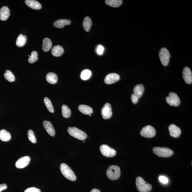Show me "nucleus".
<instances>
[{
	"label": "nucleus",
	"mask_w": 192,
	"mask_h": 192,
	"mask_svg": "<svg viewBox=\"0 0 192 192\" xmlns=\"http://www.w3.org/2000/svg\"><path fill=\"white\" fill-rule=\"evenodd\" d=\"M60 170L62 174L67 179L72 181H74L76 180L77 177L76 175L70 167L65 163L61 164L60 166Z\"/></svg>",
	"instance_id": "nucleus-1"
},
{
	"label": "nucleus",
	"mask_w": 192,
	"mask_h": 192,
	"mask_svg": "<svg viewBox=\"0 0 192 192\" xmlns=\"http://www.w3.org/2000/svg\"><path fill=\"white\" fill-rule=\"evenodd\" d=\"M136 185L137 189L140 192H148L152 189L151 184L147 183L140 176L136 178Z\"/></svg>",
	"instance_id": "nucleus-2"
},
{
	"label": "nucleus",
	"mask_w": 192,
	"mask_h": 192,
	"mask_svg": "<svg viewBox=\"0 0 192 192\" xmlns=\"http://www.w3.org/2000/svg\"><path fill=\"white\" fill-rule=\"evenodd\" d=\"M68 132L71 136L78 140H84L87 138V135L84 132L76 127H68Z\"/></svg>",
	"instance_id": "nucleus-3"
},
{
	"label": "nucleus",
	"mask_w": 192,
	"mask_h": 192,
	"mask_svg": "<svg viewBox=\"0 0 192 192\" xmlns=\"http://www.w3.org/2000/svg\"><path fill=\"white\" fill-rule=\"evenodd\" d=\"M107 176L112 180H116L120 177L121 171L119 167L116 165H111L106 172Z\"/></svg>",
	"instance_id": "nucleus-4"
},
{
	"label": "nucleus",
	"mask_w": 192,
	"mask_h": 192,
	"mask_svg": "<svg viewBox=\"0 0 192 192\" xmlns=\"http://www.w3.org/2000/svg\"><path fill=\"white\" fill-rule=\"evenodd\" d=\"M153 150L154 154L160 157H168L173 154V150L168 148L155 147Z\"/></svg>",
	"instance_id": "nucleus-5"
},
{
	"label": "nucleus",
	"mask_w": 192,
	"mask_h": 192,
	"mask_svg": "<svg viewBox=\"0 0 192 192\" xmlns=\"http://www.w3.org/2000/svg\"><path fill=\"white\" fill-rule=\"evenodd\" d=\"M170 57V53L166 48H163L161 49L159 53V57L163 65L167 66L168 65Z\"/></svg>",
	"instance_id": "nucleus-6"
},
{
	"label": "nucleus",
	"mask_w": 192,
	"mask_h": 192,
	"mask_svg": "<svg viewBox=\"0 0 192 192\" xmlns=\"http://www.w3.org/2000/svg\"><path fill=\"white\" fill-rule=\"evenodd\" d=\"M140 134L142 136L146 138H152L155 136L156 134V130L151 126H147L141 130Z\"/></svg>",
	"instance_id": "nucleus-7"
},
{
	"label": "nucleus",
	"mask_w": 192,
	"mask_h": 192,
	"mask_svg": "<svg viewBox=\"0 0 192 192\" xmlns=\"http://www.w3.org/2000/svg\"><path fill=\"white\" fill-rule=\"evenodd\" d=\"M167 102L171 106H178L180 103L179 97L174 92H170L166 98Z\"/></svg>",
	"instance_id": "nucleus-8"
},
{
	"label": "nucleus",
	"mask_w": 192,
	"mask_h": 192,
	"mask_svg": "<svg viewBox=\"0 0 192 192\" xmlns=\"http://www.w3.org/2000/svg\"><path fill=\"white\" fill-rule=\"evenodd\" d=\"M100 150L101 153L105 157H112L116 155V150L110 147L106 144L102 145L100 147Z\"/></svg>",
	"instance_id": "nucleus-9"
},
{
	"label": "nucleus",
	"mask_w": 192,
	"mask_h": 192,
	"mask_svg": "<svg viewBox=\"0 0 192 192\" xmlns=\"http://www.w3.org/2000/svg\"><path fill=\"white\" fill-rule=\"evenodd\" d=\"M101 114L103 119L105 120L109 119L112 116V108L110 103H105L101 109Z\"/></svg>",
	"instance_id": "nucleus-10"
},
{
	"label": "nucleus",
	"mask_w": 192,
	"mask_h": 192,
	"mask_svg": "<svg viewBox=\"0 0 192 192\" xmlns=\"http://www.w3.org/2000/svg\"><path fill=\"white\" fill-rule=\"evenodd\" d=\"M31 161V158L29 156H25L20 158L16 163L17 168L22 169L28 166Z\"/></svg>",
	"instance_id": "nucleus-11"
},
{
	"label": "nucleus",
	"mask_w": 192,
	"mask_h": 192,
	"mask_svg": "<svg viewBox=\"0 0 192 192\" xmlns=\"http://www.w3.org/2000/svg\"><path fill=\"white\" fill-rule=\"evenodd\" d=\"M119 75L116 73H111L107 75L104 79L105 83L108 84L115 83L120 80Z\"/></svg>",
	"instance_id": "nucleus-12"
},
{
	"label": "nucleus",
	"mask_w": 192,
	"mask_h": 192,
	"mask_svg": "<svg viewBox=\"0 0 192 192\" xmlns=\"http://www.w3.org/2000/svg\"><path fill=\"white\" fill-rule=\"evenodd\" d=\"M182 76L184 80L186 83L191 84L192 82V73L189 67L184 68L182 71Z\"/></svg>",
	"instance_id": "nucleus-13"
},
{
	"label": "nucleus",
	"mask_w": 192,
	"mask_h": 192,
	"mask_svg": "<svg viewBox=\"0 0 192 192\" xmlns=\"http://www.w3.org/2000/svg\"><path fill=\"white\" fill-rule=\"evenodd\" d=\"M43 124L45 129L48 134L51 136H54L56 134L55 131L51 122L45 120L43 122Z\"/></svg>",
	"instance_id": "nucleus-14"
},
{
	"label": "nucleus",
	"mask_w": 192,
	"mask_h": 192,
	"mask_svg": "<svg viewBox=\"0 0 192 192\" xmlns=\"http://www.w3.org/2000/svg\"><path fill=\"white\" fill-rule=\"evenodd\" d=\"M169 129L170 135L175 138L179 137L181 133L180 128L174 124H171L169 126Z\"/></svg>",
	"instance_id": "nucleus-15"
},
{
	"label": "nucleus",
	"mask_w": 192,
	"mask_h": 192,
	"mask_svg": "<svg viewBox=\"0 0 192 192\" xmlns=\"http://www.w3.org/2000/svg\"><path fill=\"white\" fill-rule=\"evenodd\" d=\"M10 15V10L8 7L4 6L0 9V19L1 20H6Z\"/></svg>",
	"instance_id": "nucleus-16"
},
{
	"label": "nucleus",
	"mask_w": 192,
	"mask_h": 192,
	"mask_svg": "<svg viewBox=\"0 0 192 192\" xmlns=\"http://www.w3.org/2000/svg\"><path fill=\"white\" fill-rule=\"evenodd\" d=\"M25 3L30 8L35 10H39L42 7L41 4L35 0H26Z\"/></svg>",
	"instance_id": "nucleus-17"
},
{
	"label": "nucleus",
	"mask_w": 192,
	"mask_h": 192,
	"mask_svg": "<svg viewBox=\"0 0 192 192\" xmlns=\"http://www.w3.org/2000/svg\"><path fill=\"white\" fill-rule=\"evenodd\" d=\"M71 23L70 20L66 19H61L56 21L53 24V25L56 28L61 29L64 26L69 25Z\"/></svg>",
	"instance_id": "nucleus-18"
},
{
	"label": "nucleus",
	"mask_w": 192,
	"mask_h": 192,
	"mask_svg": "<svg viewBox=\"0 0 192 192\" xmlns=\"http://www.w3.org/2000/svg\"><path fill=\"white\" fill-rule=\"evenodd\" d=\"M64 52L63 47L60 45H56L54 46L51 50L52 55L57 57H60L63 55Z\"/></svg>",
	"instance_id": "nucleus-19"
},
{
	"label": "nucleus",
	"mask_w": 192,
	"mask_h": 192,
	"mask_svg": "<svg viewBox=\"0 0 192 192\" xmlns=\"http://www.w3.org/2000/svg\"><path fill=\"white\" fill-rule=\"evenodd\" d=\"M144 86L142 84H139L135 86L133 89V95L139 98L142 96L144 92Z\"/></svg>",
	"instance_id": "nucleus-20"
},
{
	"label": "nucleus",
	"mask_w": 192,
	"mask_h": 192,
	"mask_svg": "<svg viewBox=\"0 0 192 192\" xmlns=\"http://www.w3.org/2000/svg\"><path fill=\"white\" fill-rule=\"evenodd\" d=\"M46 80L49 83L55 84L57 83L58 80V77L57 74L53 72H50L47 74Z\"/></svg>",
	"instance_id": "nucleus-21"
},
{
	"label": "nucleus",
	"mask_w": 192,
	"mask_h": 192,
	"mask_svg": "<svg viewBox=\"0 0 192 192\" xmlns=\"http://www.w3.org/2000/svg\"><path fill=\"white\" fill-rule=\"evenodd\" d=\"M52 46V41L50 39L45 38L43 40L42 50L45 52L49 51Z\"/></svg>",
	"instance_id": "nucleus-22"
},
{
	"label": "nucleus",
	"mask_w": 192,
	"mask_h": 192,
	"mask_svg": "<svg viewBox=\"0 0 192 192\" xmlns=\"http://www.w3.org/2000/svg\"><path fill=\"white\" fill-rule=\"evenodd\" d=\"M11 135L10 133L6 130L3 129L0 131V140L4 142L10 140Z\"/></svg>",
	"instance_id": "nucleus-23"
},
{
	"label": "nucleus",
	"mask_w": 192,
	"mask_h": 192,
	"mask_svg": "<svg viewBox=\"0 0 192 192\" xmlns=\"http://www.w3.org/2000/svg\"><path fill=\"white\" fill-rule=\"evenodd\" d=\"M79 110L84 114H92L93 112V109L89 106L85 105H81L78 107Z\"/></svg>",
	"instance_id": "nucleus-24"
},
{
	"label": "nucleus",
	"mask_w": 192,
	"mask_h": 192,
	"mask_svg": "<svg viewBox=\"0 0 192 192\" xmlns=\"http://www.w3.org/2000/svg\"><path fill=\"white\" fill-rule=\"evenodd\" d=\"M92 21L89 17L86 16L85 18L83 23V26L85 31H89L92 25Z\"/></svg>",
	"instance_id": "nucleus-25"
},
{
	"label": "nucleus",
	"mask_w": 192,
	"mask_h": 192,
	"mask_svg": "<svg viewBox=\"0 0 192 192\" xmlns=\"http://www.w3.org/2000/svg\"><path fill=\"white\" fill-rule=\"evenodd\" d=\"M26 41H27V37L26 36L20 34L16 39V46L19 48L25 45Z\"/></svg>",
	"instance_id": "nucleus-26"
},
{
	"label": "nucleus",
	"mask_w": 192,
	"mask_h": 192,
	"mask_svg": "<svg viewBox=\"0 0 192 192\" xmlns=\"http://www.w3.org/2000/svg\"><path fill=\"white\" fill-rule=\"evenodd\" d=\"M106 4L109 6L114 7H119L122 4L121 0H106L105 1Z\"/></svg>",
	"instance_id": "nucleus-27"
},
{
	"label": "nucleus",
	"mask_w": 192,
	"mask_h": 192,
	"mask_svg": "<svg viewBox=\"0 0 192 192\" xmlns=\"http://www.w3.org/2000/svg\"><path fill=\"white\" fill-rule=\"evenodd\" d=\"M62 115L64 118H68L70 117L71 114V111L68 106L64 105L62 107Z\"/></svg>",
	"instance_id": "nucleus-28"
},
{
	"label": "nucleus",
	"mask_w": 192,
	"mask_h": 192,
	"mask_svg": "<svg viewBox=\"0 0 192 192\" xmlns=\"http://www.w3.org/2000/svg\"><path fill=\"white\" fill-rule=\"evenodd\" d=\"M91 75V71L89 69H86L83 71L81 73L80 78L82 80H89Z\"/></svg>",
	"instance_id": "nucleus-29"
},
{
	"label": "nucleus",
	"mask_w": 192,
	"mask_h": 192,
	"mask_svg": "<svg viewBox=\"0 0 192 192\" xmlns=\"http://www.w3.org/2000/svg\"><path fill=\"white\" fill-rule=\"evenodd\" d=\"M44 103L48 110L51 112L54 113V109L53 106L51 101L50 100V99L48 97H45Z\"/></svg>",
	"instance_id": "nucleus-30"
},
{
	"label": "nucleus",
	"mask_w": 192,
	"mask_h": 192,
	"mask_svg": "<svg viewBox=\"0 0 192 192\" xmlns=\"http://www.w3.org/2000/svg\"><path fill=\"white\" fill-rule=\"evenodd\" d=\"M4 77L9 82H13L15 80V77L14 74L9 70H6V73L4 74Z\"/></svg>",
	"instance_id": "nucleus-31"
},
{
	"label": "nucleus",
	"mask_w": 192,
	"mask_h": 192,
	"mask_svg": "<svg viewBox=\"0 0 192 192\" xmlns=\"http://www.w3.org/2000/svg\"><path fill=\"white\" fill-rule=\"evenodd\" d=\"M38 54L36 51H33L31 54V57L28 59V62L30 63H33L38 60Z\"/></svg>",
	"instance_id": "nucleus-32"
},
{
	"label": "nucleus",
	"mask_w": 192,
	"mask_h": 192,
	"mask_svg": "<svg viewBox=\"0 0 192 192\" xmlns=\"http://www.w3.org/2000/svg\"><path fill=\"white\" fill-rule=\"evenodd\" d=\"M28 137L29 140L33 144H35L36 142V138L34 133L33 131L31 129H29L28 131Z\"/></svg>",
	"instance_id": "nucleus-33"
},
{
	"label": "nucleus",
	"mask_w": 192,
	"mask_h": 192,
	"mask_svg": "<svg viewBox=\"0 0 192 192\" xmlns=\"http://www.w3.org/2000/svg\"><path fill=\"white\" fill-rule=\"evenodd\" d=\"M159 180L161 183L163 184L168 183L169 180L168 178L164 176H161L159 177Z\"/></svg>",
	"instance_id": "nucleus-34"
},
{
	"label": "nucleus",
	"mask_w": 192,
	"mask_h": 192,
	"mask_svg": "<svg viewBox=\"0 0 192 192\" xmlns=\"http://www.w3.org/2000/svg\"><path fill=\"white\" fill-rule=\"evenodd\" d=\"M24 192H41V191L38 188L35 187H31L26 189L24 191Z\"/></svg>",
	"instance_id": "nucleus-35"
},
{
	"label": "nucleus",
	"mask_w": 192,
	"mask_h": 192,
	"mask_svg": "<svg viewBox=\"0 0 192 192\" xmlns=\"http://www.w3.org/2000/svg\"><path fill=\"white\" fill-rule=\"evenodd\" d=\"M104 48L102 46V45H100L97 47V52L98 54L99 55H102L103 53V51H104Z\"/></svg>",
	"instance_id": "nucleus-36"
},
{
	"label": "nucleus",
	"mask_w": 192,
	"mask_h": 192,
	"mask_svg": "<svg viewBox=\"0 0 192 192\" xmlns=\"http://www.w3.org/2000/svg\"><path fill=\"white\" fill-rule=\"evenodd\" d=\"M139 98L135 96L133 94H132L131 96V100L133 103L135 104L138 102L139 100Z\"/></svg>",
	"instance_id": "nucleus-37"
},
{
	"label": "nucleus",
	"mask_w": 192,
	"mask_h": 192,
	"mask_svg": "<svg viewBox=\"0 0 192 192\" xmlns=\"http://www.w3.org/2000/svg\"><path fill=\"white\" fill-rule=\"evenodd\" d=\"M7 186L6 184H0V192H1L3 190L7 189Z\"/></svg>",
	"instance_id": "nucleus-38"
},
{
	"label": "nucleus",
	"mask_w": 192,
	"mask_h": 192,
	"mask_svg": "<svg viewBox=\"0 0 192 192\" xmlns=\"http://www.w3.org/2000/svg\"><path fill=\"white\" fill-rule=\"evenodd\" d=\"M90 192H101L99 190L96 189H92Z\"/></svg>",
	"instance_id": "nucleus-39"
},
{
	"label": "nucleus",
	"mask_w": 192,
	"mask_h": 192,
	"mask_svg": "<svg viewBox=\"0 0 192 192\" xmlns=\"http://www.w3.org/2000/svg\"><path fill=\"white\" fill-rule=\"evenodd\" d=\"M89 116H92V114H89L88 115Z\"/></svg>",
	"instance_id": "nucleus-40"
},
{
	"label": "nucleus",
	"mask_w": 192,
	"mask_h": 192,
	"mask_svg": "<svg viewBox=\"0 0 192 192\" xmlns=\"http://www.w3.org/2000/svg\"><path fill=\"white\" fill-rule=\"evenodd\" d=\"M29 57H31V56L29 55Z\"/></svg>",
	"instance_id": "nucleus-41"
},
{
	"label": "nucleus",
	"mask_w": 192,
	"mask_h": 192,
	"mask_svg": "<svg viewBox=\"0 0 192 192\" xmlns=\"http://www.w3.org/2000/svg\"><path fill=\"white\" fill-rule=\"evenodd\" d=\"M83 142H85L84 140H83Z\"/></svg>",
	"instance_id": "nucleus-42"
}]
</instances>
